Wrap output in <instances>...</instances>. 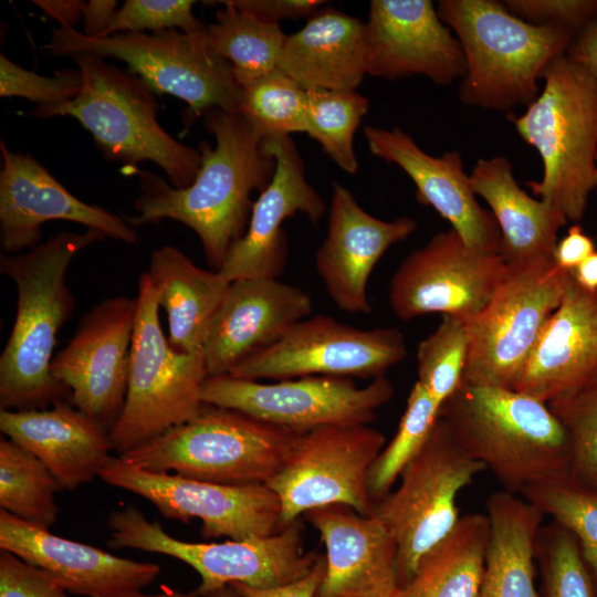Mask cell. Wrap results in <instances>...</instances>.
<instances>
[{
    "mask_svg": "<svg viewBox=\"0 0 597 597\" xmlns=\"http://www.w3.org/2000/svg\"><path fill=\"white\" fill-rule=\"evenodd\" d=\"M0 243L2 253L36 247L42 226L64 220L97 229L106 237L136 244L137 232L125 218L73 196L31 154L11 151L0 142Z\"/></svg>",
    "mask_w": 597,
    "mask_h": 597,
    "instance_id": "obj_19",
    "label": "cell"
},
{
    "mask_svg": "<svg viewBox=\"0 0 597 597\" xmlns=\"http://www.w3.org/2000/svg\"><path fill=\"white\" fill-rule=\"evenodd\" d=\"M206 28L212 50L228 61L239 85L245 86L279 69L286 41L280 24H272L238 10L227 1Z\"/></svg>",
    "mask_w": 597,
    "mask_h": 597,
    "instance_id": "obj_34",
    "label": "cell"
},
{
    "mask_svg": "<svg viewBox=\"0 0 597 597\" xmlns=\"http://www.w3.org/2000/svg\"><path fill=\"white\" fill-rule=\"evenodd\" d=\"M541 576L540 597H597V588L576 537L552 520L535 540Z\"/></svg>",
    "mask_w": 597,
    "mask_h": 597,
    "instance_id": "obj_41",
    "label": "cell"
},
{
    "mask_svg": "<svg viewBox=\"0 0 597 597\" xmlns=\"http://www.w3.org/2000/svg\"><path fill=\"white\" fill-rule=\"evenodd\" d=\"M596 377L597 291L585 290L572 275L513 389L547 404Z\"/></svg>",
    "mask_w": 597,
    "mask_h": 597,
    "instance_id": "obj_27",
    "label": "cell"
},
{
    "mask_svg": "<svg viewBox=\"0 0 597 597\" xmlns=\"http://www.w3.org/2000/svg\"><path fill=\"white\" fill-rule=\"evenodd\" d=\"M275 160L270 184L253 203L244 235L229 250L221 275L239 279H277L283 272L289 245L283 222L298 213L318 223L326 203L305 177L304 161L290 136L263 140Z\"/></svg>",
    "mask_w": 597,
    "mask_h": 597,
    "instance_id": "obj_20",
    "label": "cell"
},
{
    "mask_svg": "<svg viewBox=\"0 0 597 597\" xmlns=\"http://www.w3.org/2000/svg\"><path fill=\"white\" fill-rule=\"evenodd\" d=\"M406 356L405 337L397 328L360 329L318 314L295 323L227 375L250 380L307 376L376 379Z\"/></svg>",
    "mask_w": 597,
    "mask_h": 597,
    "instance_id": "obj_16",
    "label": "cell"
},
{
    "mask_svg": "<svg viewBox=\"0 0 597 597\" xmlns=\"http://www.w3.org/2000/svg\"><path fill=\"white\" fill-rule=\"evenodd\" d=\"M470 347L468 324L443 315L437 329L417 348L418 380L438 410L461 387Z\"/></svg>",
    "mask_w": 597,
    "mask_h": 597,
    "instance_id": "obj_40",
    "label": "cell"
},
{
    "mask_svg": "<svg viewBox=\"0 0 597 597\" xmlns=\"http://www.w3.org/2000/svg\"><path fill=\"white\" fill-rule=\"evenodd\" d=\"M203 126L214 146L199 143L201 165L191 185L175 188L156 174L137 170L138 214L125 220L133 228L167 219L185 224L198 235L209 265L219 271L244 235L254 203L251 196L270 184L275 160L239 112L209 109Z\"/></svg>",
    "mask_w": 597,
    "mask_h": 597,
    "instance_id": "obj_1",
    "label": "cell"
},
{
    "mask_svg": "<svg viewBox=\"0 0 597 597\" xmlns=\"http://www.w3.org/2000/svg\"><path fill=\"white\" fill-rule=\"evenodd\" d=\"M324 574L325 556L318 555L311 572L295 582L271 588H255L241 583L230 586L242 597H315Z\"/></svg>",
    "mask_w": 597,
    "mask_h": 597,
    "instance_id": "obj_48",
    "label": "cell"
},
{
    "mask_svg": "<svg viewBox=\"0 0 597 597\" xmlns=\"http://www.w3.org/2000/svg\"><path fill=\"white\" fill-rule=\"evenodd\" d=\"M127 597H202V596L198 595L196 591L181 593L171 588L164 587L160 593L155 594V595H146V594H143L142 591H137Z\"/></svg>",
    "mask_w": 597,
    "mask_h": 597,
    "instance_id": "obj_54",
    "label": "cell"
},
{
    "mask_svg": "<svg viewBox=\"0 0 597 597\" xmlns=\"http://www.w3.org/2000/svg\"><path fill=\"white\" fill-rule=\"evenodd\" d=\"M311 295L277 279H239L212 320L203 356L208 376L229 374L238 364L276 342L295 323L311 316Z\"/></svg>",
    "mask_w": 597,
    "mask_h": 597,
    "instance_id": "obj_24",
    "label": "cell"
},
{
    "mask_svg": "<svg viewBox=\"0 0 597 597\" xmlns=\"http://www.w3.org/2000/svg\"><path fill=\"white\" fill-rule=\"evenodd\" d=\"M594 252V241L579 224H574L568 229L567 234L557 242L553 259L559 268L572 272Z\"/></svg>",
    "mask_w": 597,
    "mask_h": 597,
    "instance_id": "obj_49",
    "label": "cell"
},
{
    "mask_svg": "<svg viewBox=\"0 0 597 597\" xmlns=\"http://www.w3.org/2000/svg\"><path fill=\"white\" fill-rule=\"evenodd\" d=\"M106 235L97 229L61 231L36 247L0 255V272L17 289V312L0 356V408L44 409L71 395L52 374L57 334L75 297L66 282L71 262Z\"/></svg>",
    "mask_w": 597,
    "mask_h": 597,
    "instance_id": "obj_2",
    "label": "cell"
},
{
    "mask_svg": "<svg viewBox=\"0 0 597 597\" xmlns=\"http://www.w3.org/2000/svg\"><path fill=\"white\" fill-rule=\"evenodd\" d=\"M115 0H91L86 2L83 13L82 33L88 38H100L108 28L117 11Z\"/></svg>",
    "mask_w": 597,
    "mask_h": 597,
    "instance_id": "obj_51",
    "label": "cell"
},
{
    "mask_svg": "<svg viewBox=\"0 0 597 597\" xmlns=\"http://www.w3.org/2000/svg\"><path fill=\"white\" fill-rule=\"evenodd\" d=\"M298 434L205 404L191 420L119 457L153 472L228 485L266 484L289 460Z\"/></svg>",
    "mask_w": 597,
    "mask_h": 597,
    "instance_id": "obj_7",
    "label": "cell"
},
{
    "mask_svg": "<svg viewBox=\"0 0 597 597\" xmlns=\"http://www.w3.org/2000/svg\"><path fill=\"white\" fill-rule=\"evenodd\" d=\"M417 228L410 217L381 220L368 213L341 182H332L326 235L314 264L327 294L348 313L369 314L370 274L385 252Z\"/></svg>",
    "mask_w": 597,
    "mask_h": 597,
    "instance_id": "obj_22",
    "label": "cell"
},
{
    "mask_svg": "<svg viewBox=\"0 0 597 597\" xmlns=\"http://www.w3.org/2000/svg\"><path fill=\"white\" fill-rule=\"evenodd\" d=\"M107 526L112 548L158 553L191 566L201 579L195 591L202 597L233 583L271 588L295 582L311 572L318 557L304 553L298 521L266 537L192 543L169 535L136 506L126 505L109 512Z\"/></svg>",
    "mask_w": 597,
    "mask_h": 597,
    "instance_id": "obj_10",
    "label": "cell"
},
{
    "mask_svg": "<svg viewBox=\"0 0 597 597\" xmlns=\"http://www.w3.org/2000/svg\"><path fill=\"white\" fill-rule=\"evenodd\" d=\"M307 91L280 69L241 87L238 112L262 139L305 133Z\"/></svg>",
    "mask_w": 597,
    "mask_h": 597,
    "instance_id": "obj_37",
    "label": "cell"
},
{
    "mask_svg": "<svg viewBox=\"0 0 597 597\" xmlns=\"http://www.w3.org/2000/svg\"><path fill=\"white\" fill-rule=\"evenodd\" d=\"M0 597H70L50 574L0 549Z\"/></svg>",
    "mask_w": 597,
    "mask_h": 597,
    "instance_id": "obj_46",
    "label": "cell"
},
{
    "mask_svg": "<svg viewBox=\"0 0 597 597\" xmlns=\"http://www.w3.org/2000/svg\"><path fill=\"white\" fill-rule=\"evenodd\" d=\"M0 430L38 457L64 490L98 476L114 450L109 432L70 401L44 409H0Z\"/></svg>",
    "mask_w": 597,
    "mask_h": 597,
    "instance_id": "obj_28",
    "label": "cell"
},
{
    "mask_svg": "<svg viewBox=\"0 0 597 597\" xmlns=\"http://www.w3.org/2000/svg\"><path fill=\"white\" fill-rule=\"evenodd\" d=\"M136 314V296L101 301L81 317L51 364L71 404L108 432L125 405Z\"/></svg>",
    "mask_w": 597,
    "mask_h": 597,
    "instance_id": "obj_18",
    "label": "cell"
},
{
    "mask_svg": "<svg viewBox=\"0 0 597 597\" xmlns=\"http://www.w3.org/2000/svg\"><path fill=\"white\" fill-rule=\"evenodd\" d=\"M136 298L127 394L109 431L118 455L195 418L205 406L201 388L208 377L203 353L178 352L169 344L146 272L138 279Z\"/></svg>",
    "mask_w": 597,
    "mask_h": 597,
    "instance_id": "obj_9",
    "label": "cell"
},
{
    "mask_svg": "<svg viewBox=\"0 0 597 597\" xmlns=\"http://www.w3.org/2000/svg\"><path fill=\"white\" fill-rule=\"evenodd\" d=\"M98 478L149 501L166 519H199L203 538L242 541L282 530L279 498L266 484L228 485L153 472L119 455L111 457Z\"/></svg>",
    "mask_w": 597,
    "mask_h": 597,
    "instance_id": "obj_15",
    "label": "cell"
},
{
    "mask_svg": "<svg viewBox=\"0 0 597 597\" xmlns=\"http://www.w3.org/2000/svg\"><path fill=\"white\" fill-rule=\"evenodd\" d=\"M570 280L572 272L554 259L506 265L490 302L468 323L470 347L462 384L513 389Z\"/></svg>",
    "mask_w": 597,
    "mask_h": 597,
    "instance_id": "obj_12",
    "label": "cell"
},
{
    "mask_svg": "<svg viewBox=\"0 0 597 597\" xmlns=\"http://www.w3.org/2000/svg\"><path fill=\"white\" fill-rule=\"evenodd\" d=\"M521 494L576 537L597 588V492L567 475L530 485Z\"/></svg>",
    "mask_w": 597,
    "mask_h": 597,
    "instance_id": "obj_38",
    "label": "cell"
},
{
    "mask_svg": "<svg viewBox=\"0 0 597 597\" xmlns=\"http://www.w3.org/2000/svg\"><path fill=\"white\" fill-rule=\"evenodd\" d=\"M326 546L315 597H392L398 588L397 544L375 516L336 504L305 513Z\"/></svg>",
    "mask_w": 597,
    "mask_h": 597,
    "instance_id": "obj_26",
    "label": "cell"
},
{
    "mask_svg": "<svg viewBox=\"0 0 597 597\" xmlns=\"http://www.w3.org/2000/svg\"><path fill=\"white\" fill-rule=\"evenodd\" d=\"M505 272L499 253L470 248L453 229L438 232L396 270L390 307L402 321L441 313L468 324L490 302Z\"/></svg>",
    "mask_w": 597,
    "mask_h": 597,
    "instance_id": "obj_17",
    "label": "cell"
},
{
    "mask_svg": "<svg viewBox=\"0 0 597 597\" xmlns=\"http://www.w3.org/2000/svg\"><path fill=\"white\" fill-rule=\"evenodd\" d=\"M490 538L485 514L460 517L454 530L420 562L392 597H478Z\"/></svg>",
    "mask_w": 597,
    "mask_h": 597,
    "instance_id": "obj_33",
    "label": "cell"
},
{
    "mask_svg": "<svg viewBox=\"0 0 597 597\" xmlns=\"http://www.w3.org/2000/svg\"><path fill=\"white\" fill-rule=\"evenodd\" d=\"M484 470L438 417L401 472L399 486L375 503L371 513L397 544L398 587L412 579L423 557L454 530L460 520L457 495Z\"/></svg>",
    "mask_w": 597,
    "mask_h": 597,
    "instance_id": "obj_11",
    "label": "cell"
},
{
    "mask_svg": "<svg viewBox=\"0 0 597 597\" xmlns=\"http://www.w3.org/2000/svg\"><path fill=\"white\" fill-rule=\"evenodd\" d=\"M32 3L56 20L60 27L72 29L83 17L86 4L83 0H33Z\"/></svg>",
    "mask_w": 597,
    "mask_h": 597,
    "instance_id": "obj_52",
    "label": "cell"
},
{
    "mask_svg": "<svg viewBox=\"0 0 597 597\" xmlns=\"http://www.w3.org/2000/svg\"><path fill=\"white\" fill-rule=\"evenodd\" d=\"M394 392L386 376L358 387L342 377L307 376L266 384L220 375L206 378L201 399L303 433L326 426L369 425Z\"/></svg>",
    "mask_w": 597,
    "mask_h": 597,
    "instance_id": "obj_13",
    "label": "cell"
},
{
    "mask_svg": "<svg viewBox=\"0 0 597 597\" xmlns=\"http://www.w3.org/2000/svg\"><path fill=\"white\" fill-rule=\"evenodd\" d=\"M195 3L190 0H126L100 38L116 33H155L167 29L202 30L206 27L192 12Z\"/></svg>",
    "mask_w": 597,
    "mask_h": 597,
    "instance_id": "obj_43",
    "label": "cell"
},
{
    "mask_svg": "<svg viewBox=\"0 0 597 597\" xmlns=\"http://www.w3.org/2000/svg\"><path fill=\"white\" fill-rule=\"evenodd\" d=\"M506 9L535 24H561L579 32L597 19V0H507Z\"/></svg>",
    "mask_w": 597,
    "mask_h": 597,
    "instance_id": "obj_45",
    "label": "cell"
},
{
    "mask_svg": "<svg viewBox=\"0 0 597 597\" xmlns=\"http://www.w3.org/2000/svg\"><path fill=\"white\" fill-rule=\"evenodd\" d=\"M363 132L370 153L400 167L415 184L417 200L448 220L465 244L481 252L500 253L498 223L492 212L478 202L458 151L431 156L397 126H366Z\"/></svg>",
    "mask_w": 597,
    "mask_h": 597,
    "instance_id": "obj_23",
    "label": "cell"
},
{
    "mask_svg": "<svg viewBox=\"0 0 597 597\" xmlns=\"http://www.w3.org/2000/svg\"><path fill=\"white\" fill-rule=\"evenodd\" d=\"M384 446V434L368 425L300 433L286 463L266 483L280 501L281 527L311 510L336 504L371 515L368 472Z\"/></svg>",
    "mask_w": 597,
    "mask_h": 597,
    "instance_id": "obj_14",
    "label": "cell"
},
{
    "mask_svg": "<svg viewBox=\"0 0 597 597\" xmlns=\"http://www.w3.org/2000/svg\"><path fill=\"white\" fill-rule=\"evenodd\" d=\"M365 24L367 75H423L438 85L463 78L462 46L430 0H373Z\"/></svg>",
    "mask_w": 597,
    "mask_h": 597,
    "instance_id": "obj_21",
    "label": "cell"
},
{
    "mask_svg": "<svg viewBox=\"0 0 597 597\" xmlns=\"http://www.w3.org/2000/svg\"><path fill=\"white\" fill-rule=\"evenodd\" d=\"M208 597H242V596H240L232 586L228 585L213 591Z\"/></svg>",
    "mask_w": 597,
    "mask_h": 597,
    "instance_id": "obj_55",
    "label": "cell"
},
{
    "mask_svg": "<svg viewBox=\"0 0 597 597\" xmlns=\"http://www.w3.org/2000/svg\"><path fill=\"white\" fill-rule=\"evenodd\" d=\"M459 447L505 491L569 475L570 439L546 402L514 389L462 384L440 408Z\"/></svg>",
    "mask_w": 597,
    "mask_h": 597,
    "instance_id": "obj_3",
    "label": "cell"
},
{
    "mask_svg": "<svg viewBox=\"0 0 597 597\" xmlns=\"http://www.w3.org/2000/svg\"><path fill=\"white\" fill-rule=\"evenodd\" d=\"M69 57L82 73L78 95L64 104L35 106L30 115L43 119L73 117L92 134L107 160L129 167L153 161L172 187L190 186L200 168L201 154L160 126V105L147 84L96 53L76 52Z\"/></svg>",
    "mask_w": 597,
    "mask_h": 597,
    "instance_id": "obj_5",
    "label": "cell"
},
{
    "mask_svg": "<svg viewBox=\"0 0 597 597\" xmlns=\"http://www.w3.org/2000/svg\"><path fill=\"white\" fill-rule=\"evenodd\" d=\"M60 485L33 453L8 438L0 440V507L40 528L57 520Z\"/></svg>",
    "mask_w": 597,
    "mask_h": 597,
    "instance_id": "obj_35",
    "label": "cell"
},
{
    "mask_svg": "<svg viewBox=\"0 0 597 597\" xmlns=\"http://www.w3.org/2000/svg\"><path fill=\"white\" fill-rule=\"evenodd\" d=\"M306 129L324 154L342 170L356 174L354 136L368 112L369 101L356 91L306 90Z\"/></svg>",
    "mask_w": 597,
    "mask_h": 597,
    "instance_id": "obj_36",
    "label": "cell"
},
{
    "mask_svg": "<svg viewBox=\"0 0 597 597\" xmlns=\"http://www.w3.org/2000/svg\"><path fill=\"white\" fill-rule=\"evenodd\" d=\"M470 178L475 195L482 197L492 210L501 232L499 254L506 265L553 259L557 233L567 219L521 189L507 158L479 159Z\"/></svg>",
    "mask_w": 597,
    "mask_h": 597,
    "instance_id": "obj_30",
    "label": "cell"
},
{
    "mask_svg": "<svg viewBox=\"0 0 597 597\" xmlns=\"http://www.w3.org/2000/svg\"><path fill=\"white\" fill-rule=\"evenodd\" d=\"M168 318V342L178 352L202 353L212 320L230 282L197 266L182 251L163 245L146 271Z\"/></svg>",
    "mask_w": 597,
    "mask_h": 597,
    "instance_id": "obj_31",
    "label": "cell"
},
{
    "mask_svg": "<svg viewBox=\"0 0 597 597\" xmlns=\"http://www.w3.org/2000/svg\"><path fill=\"white\" fill-rule=\"evenodd\" d=\"M240 11L256 19L279 24L284 19H310L325 3L322 0H228Z\"/></svg>",
    "mask_w": 597,
    "mask_h": 597,
    "instance_id": "obj_47",
    "label": "cell"
},
{
    "mask_svg": "<svg viewBox=\"0 0 597 597\" xmlns=\"http://www.w3.org/2000/svg\"><path fill=\"white\" fill-rule=\"evenodd\" d=\"M437 11L464 53L460 101L486 109L532 104L545 69L575 38L567 27L527 22L493 0H441Z\"/></svg>",
    "mask_w": 597,
    "mask_h": 597,
    "instance_id": "obj_4",
    "label": "cell"
},
{
    "mask_svg": "<svg viewBox=\"0 0 597 597\" xmlns=\"http://www.w3.org/2000/svg\"><path fill=\"white\" fill-rule=\"evenodd\" d=\"M279 69L304 90L356 91L367 75L365 22L321 8L286 36Z\"/></svg>",
    "mask_w": 597,
    "mask_h": 597,
    "instance_id": "obj_29",
    "label": "cell"
},
{
    "mask_svg": "<svg viewBox=\"0 0 597 597\" xmlns=\"http://www.w3.org/2000/svg\"><path fill=\"white\" fill-rule=\"evenodd\" d=\"M0 549L54 577L69 593L86 597H127L160 574L158 564L109 554L31 525L0 510Z\"/></svg>",
    "mask_w": 597,
    "mask_h": 597,
    "instance_id": "obj_25",
    "label": "cell"
},
{
    "mask_svg": "<svg viewBox=\"0 0 597 597\" xmlns=\"http://www.w3.org/2000/svg\"><path fill=\"white\" fill-rule=\"evenodd\" d=\"M41 51L48 56L92 52L121 60L154 93L176 96L196 116L212 108L239 109L241 86L231 64L212 50L206 28L195 32L167 29L88 38L75 29L59 27Z\"/></svg>",
    "mask_w": 597,
    "mask_h": 597,
    "instance_id": "obj_8",
    "label": "cell"
},
{
    "mask_svg": "<svg viewBox=\"0 0 597 597\" xmlns=\"http://www.w3.org/2000/svg\"><path fill=\"white\" fill-rule=\"evenodd\" d=\"M490 538L478 597H540L535 588V540L544 514L501 491L485 503Z\"/></svg>",
    "mask_w": 597,
    "mask_h": 597,
    "instance_id": "obj_32",
    "label": "cell"
},
{
    "mask_svg": "<svg viewBox=\"0 0 597 597\" xmlns=\"http://www.w3.org/2000/svg\"><path fill=\"white\" fill-rule=\"evenodd\" d=\"M543 90L520 116L510 118L540 154L543 176L526 185L567 221H579L595 187L597 82L565 54L545 69Z\"/></svg>",
    "mask_w": 597,
    "mask_h": 597,
    "instance_id": "obj_6",
    "label": "cell"
},
{
    "mask_svg": "<svg viewBox=\"0 0 597 597\" xmlns=\"http://www.w3.org/2000/svg\"><path fill=\"white\" fill-rule=\"evenodd\" d=\"M565 55L597 82V19L578 32Z\"/></svg>",
    "mask_w": 597,
    "mask_h": 597,
    "instance_id": "obj_50",
    "label": "cell"
},
{
    "mask_svg": "<svg viewBox=\"0 0 597 597\" xmlns=\"http://www.w3.org/2000/svg\"><path fill=\"white\" fill-rule=\"evenodd\" d=\"M574 280L585 290L597 291V252L591 253L574 271Z\"/></svg>",
    "mask_w": 597,
    "mask_h": 597,
    "instance_id": "obj_53",
    "label": "cell"
},
{
    "mask_svg": "<svg viewBox=\"0 0 597 597\" xmlns=\"http://www.w3.org/2000/svg\"><path fill=\"white\" fill-rule=\"evenodd\" d=\"M438 415L428 390L416 381L396 434L369 469L367 485L374 504L390 493L397 478L425 444Z\"/></svg>",
    "mask_w": 597,
    "mask_h": 597,
    "instance_id": "obj_39",
    "label": "cell"
},
{
    "mask_svg": "<svg viewBox=\"0 0 597 597\" xmlns=\"http://www.w3.org/2000/svg\"><path fill=\"white\" fill-rule=\"evenodd\" d=\"M82 88V73L63 69L54 76L39 75L0 54V96L23 97L36 106L64 104L75 98Z\"/></svg>",
    "mask_w": 597,
    "mask_h": 597,
    "instance_id": "obj_44",
    "label": "cell"
},
{
    "mask_svg": "<svg viewBox=\"0 0 597 597\" xmlns=\"http://www.w3.org/2000/svg\"><path fill=\"white\" fill-rule=\"evenodd\" d=\"M594 189L596 190L597 192V158H596V170H595V187Z\"/></svg>",
    "mask_w": 597,
    "mask_h": 597,
    "instance_id": "obj_56",
    "label": "cell"
},
{
    "mask_svg": "<svg viewBox=\"0 0 597 597\" xmlns=\"http://www.w3.org/2000/svg\"><path fill=\"white\" fill-rule=\"evenodd\" d=\"M547 406L570 439L569 476L597 492V377Z\"/></svg>",
    "mask_w": 597,
    "mask_h": 597,
    "instance_id": "obj_42",
    "label": "cell"
}]
</instances>
